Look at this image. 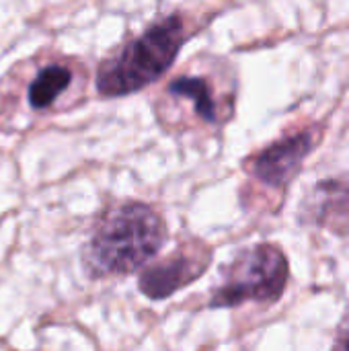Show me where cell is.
<instances>
[{
    "label": "cell",
    "instance_id": "obj_5",
    "mask_svg": "<svg viewBox=\"0 0 349 351\" xmlns=\"http://www.w3.org/2000/svg\"><path fill=\"white\" fill-rule=\"evenodd\" d=\"M212 253L204 247H195L193 253L179 249L167 261L146 267L140 274L138 288L150 300H165L177 290L193 284L210 267Z\"/></svg>",
    "mask_w": 349,
    "mask_h": 351
},
{
    "label": "cell",
    "instance_id": "obj_9",
    "mask_svg": "<svg viewBox=\"0 0 349 351\" xmlns=\"http://www.w3.org/2000/svg\"><path fill=\"white\" fill-rule=\"evenodd\" d=\"M333 351H349V311L346 313V317L341 319L339 327H337Z\"/></svg>",
    "mask_w": 349,
    "mask_h": 351
},
{
    "label": "cell",
    "instance_id": "obj_6",
    "mask_svg": "<svg viewBox=\"0 0 349 351\" xmlns=\"http://www.w3.org/2000/svg\"><path fill=\"white\" fill-rule=\"evenodd\" d=\"M306 206V220L335 234H349V179H327L315 185Z\"/></svg>",
    "mask_w": 349,
    "mask_h": 351
},
{
    "label": "cell",
    "instance_id": "obj_1",
    "mask_svg": "<svg viewBox=\"0 0 349 351\" xmlns=\"http://www.w3.org/2000/svg\"><path fill=\"white\" fill-rule=\"evenodd\" d=\"M167 224L144 202H125L103 214L84 247V269L93 280L128 276L152 261L165 241Z\"/></svg>",
    "mask_w": 349,
    "mask_h": 351
},
{
    "label": "cell",
    "instance_id": "obj_3",
    "mask_svg": "<svg viewBox=\"0 0 349 351\" xmlns=\"http://www.w3.org/2000/svg\"><path fill=\"white\" fill-rule=\"evenodd\" d=\"M290 280V263L278 245L261 243L237 253L210 294V308H237L247 302H278Z\"/></svg>",
    "mask_w": 349,
    "mask_h": 351
},
{
    "label": "cell",
    "instance_id": "obj_8",
    "mask_svg": "<svg viewBox=\"0 0 349 351\" xmlns=\"http://www.w3.org/2000/svg\"><path fill=\"white\" fill-rule=\"evenodd\" d=\"M72 84V70L62 64H49L41 68L27 88L29 105L37 111L51 107L62 93Z\"/></svg>",
    "mask_w": 349,
    "mask_h": 351
},
{
    "label": "cell",
    "instance_id": "obj_4",
    "mask_svg": "<svg viewBox=\"0 0 349 351\" xmlns=\"http://www.w3.org/2000/svg\"><path fill=\"white\" fill-rule=\"evenodd\" d=\"M319 140H321L319 128L284 136L282 140L257 152L247 165V171L263 185L272 189H282L290 185L292 179L302 171L304 160L313 154Z\"/></svg>",
    "mask_w": 349,
    "mask_h": 351
},
{
    "label": "cell",
    "instance_id": "obj_7",
    "mask_svg": "<svg viewBox=\"0 0 349 351\" xmlns=\"http://www.w3.org/2000/svg\"><path fill=\"white\" fill-rule=\"evenodd\" d=\"M167 93L177 99H187L193 105V113L206 123H220L224 119L220 101L210 80L204 76H177L167 86Z\"/></svg>",
    "mask_w": 349,
    "mask_h": 351
},
{
    "label": "cell",
    "instance_id": "obj_2",
    "mask_svg": "<svg viewBox=\"0 0 349 351\" xmlns=\"http://www.w3.org/2000/svg\"><path fill=\"white\" fill-rule=\"evenodd\" d=\"M189 31L181 14L163 16L144 33L105 60L97 72V90L103 97H128L165 76L175 64Z\"/></svg>",
    "mask_w": 349,
    "mask_h": 351
}]
</instances>
